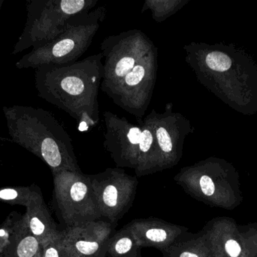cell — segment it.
Listing matches in <instances>:
<instances>
[{"instance_id": "e0dca14e", "label": "cell", "mask_w": 257, "mask_h": 257, "mask_svg": "<svg viewBox=\"0 0 257 257\" xmlns=\"http://www.w3.org/2000/svg\"><path fill=\"white\" fill-rule=\"evenodd\" d=\"M188 0H146L141 12L150 11L153 20L162 23L179 12Z\"/></svg>"}, {"instance_id": "3957f363", "label": "cell", "mask_w": 257, "mask_h": 257, "mask_svg": "<svg viewBox=\"0 0 257 257\" xmlns=\"http://www.w3.org/2000/svg\"><path fill=\"white\" fill-rule=\"evenodd\" d=\"M106 15L105 6L77 15L68 23L60 36L23 56L15 66L19 69H36L45 65L67 64L78 61L88 50Z\"/></svg>"}, {"instance_id": "ffe728a7", "label": "cell", "mask_w": 257, "mask_h": 257, "mask_svg": "<svg viewBox=\"0 0 257 257\" xmlns=\"http://www.w3.org/2000/svg\"><path fill=\"white\" fill-rule=\"evenodd\" d=\"M202 61L210 70L214 72H225L230 68L232 60L227 54L220 51H212L204 54Z\"/></svg>"}, {"instance_id": "44dd1931", "label": "cell", "mask_w": 257, "mask_h": 257, "mask_svg": "<svg viewBox=\"0 0 257 257\" xmlns=\"http://www.w3.org/2000/svg\"><path fill=\"white\" fill-rule=\"evenodd\" d=\"M18 220H15L14 216L11 215L0 227V257L4 254L10 244Z\"/></svg>"}, {"instance_id": "2e32d148", "label": "cell", "mask_w": 257, "mask_h": 257, "mask_svg": "<svg viewBox=\"0 0 257 257\" xmlns=\"http://www.w3.org/2000/svg\"><path fill=\"white\" fill-rule=\"evenodd\" d=\"M133 234L125 226L111 236L107 250L110 257H142Z\"/></svg>"}, {"instance_id": "9c48e42d", "label": "cell", "mask_w": 257, "mask_h": 257, "mask_svg": "<svg viewBox=\"0 0 257 257\" xmlns=\"http://www.w3.org/2000/svg\"><path fill=\"white\" fill-rule=\"evenodd\" d=\"M156 138L154 173L177 165L183 154L184 140L191 131L190 122L180 113L173 111L169 103L163 113L151 112Z\"/></svg>"}, {"instance_id": "ba28073f", "label": "cell", "mask_w": 257, "mask_h": 257, "mask_svg": "<svg viewBox=\"0 0 257 257\" xmlns=\"http://www.w3.org/2000/svg\"><path fill=\"white\" fill-rule=\"evenodd\" d=\"M102 217L118 221L130 210L137 190L136 177L120 167L88 175Z\"/></svg>"}, {"instance_id": "5bb4252c", "label": "cell", "mask_w": 257, "mask_h": 257, "mask_svg": "<svg viewBox=\"0 0 257 257\" xmlns=\"http://www.w3.org/2000/svg\"><path fill=\"white\" fill-rule=\"evenodd\" d=\"M41 250V244L30 232L24 215L18 220L10 244L1 257H36Z\"/></svg>"}, {"instance_id": "277c9868", "label": "cell", "mask_w": 257, "mask_h": 257, "mask_svg": "<svg viewBox=\"0 0 257 257\" xmlns=\"http://www.w3.org/2000/svg\"><path fill=\"white\" fill-rule=\"evenodd\" d=\"M99 0H28L27 22L12 54L40 48L63 33L68 23L95 9Z\"/></svg>"}, {"instance_id": "5b68a950", "label": "cell", "mask_w": 257, "mask_h": 257, "mask_svg": "<svg viewBox=\"0 0 257 257\" xmlns=\"http://www.w3.org/2000/svg\"><path fill=\"white\" fill-rule=\"evenodd\" d=\"M54 199L66 228L102 218L88 175L62 170L53 174Z\"/></svg>"}, {"instance_id": "d4e9b609", "label": "cell", "mask_w": 257, "mask_h": 257, "mask_svg": "<svg viewBox=\"0 0 257 257\" xmlns=\"http://www.w3.org/2000/svg\"><path fill=\"white\" fill-rule=\"evenodd\" d=\"M3 0H0V10H1L2 6H3Z\"/></svg>"}, {"instance_id": "7a4b0ae2", "label": "cell", "mask_w": 257, "mask_h": 257, "mask_svg": "<svg viewBox=\"0 0 257 257\" xmlns=\"http://www.w3.org/2000/svg\"><path fill=\"white\" fill-rule=\"evenodd\" d=\"M3 111L11 140L45 161L52 174L82 172L70 136L52 113L20 105L3 107Z\"/></svg>"}, {"instance_id": "4fadbf2b", "label": "cell", "mask_w": 257, "mask_h": 257, "mask_svg": "<svg viewBox=\"0 0 257 257\" xmlns=\"http://www.w3.org/2000/svg\"><path fill=\"white\" fill-rule=\"evenodd\" d=\"M24 214L30 232L38 240L41 247L61 235L62 231L58 230L53 220L40 191L38 192L30 205L27 207Z\"/></svg>"}, {"instance_id": "cb8c5ba5", "label": "cell", "mask_w": 257, "mask_h": 257, "mask_svg": "<svg viewBox=\"0 0 257 257\" xmlns=\"http://www.w3.org/2000/svg\"><path fill=\"white\" fill-rule=\"evenodd\" d=\"M36 257H42V250H41V251L39 252V253H38L37 256Z\"/></svg>"}, {"instance_id": "8fae6325", "label": "cell", "mask_w": 257, "mask_h": 257, "mask_svg": "<svg viewBox=\"0 0 257 257\" xmlns=\"http://www.w3.org/2000/svg\"><path fill=\"white\" fill-rule=\"evenodd\" d=\"M111 223L90 222L62 231V241L74 257H105L111 238Z\"/></svg>"}, {"instance_id": "7c38bea8", "label": "cell", "mask_w": 257, "mask_h": 257, "mask_svg": "<svg viewBox=\"0 0 257 257\" xmlns=\"http://www.w3.org/2000/svg\"><path fill=\"white\" fill-rule=\"evenodd\" d=\"M126 226L139 247H154L163 253L184 233V227L156 218L136 219Z\"/></svg>"}, {"instance_id": "ac0fdd59", "label": "cell", "mask_w": 257, "mask_h": 257, "mask_svg": "<svg viewBox=\"0 0 257 257\" xmlns=\"http://www.w3.org/2000/svg\"><path fill=\"white\" fill-rule=\"evenodd\" d=\"M202 240H180L164 252L166 257H206Z\"/></svg>"}, {"instance_id": "9a60e30c", "label": "cell", "mask_w": 257, "mask_h": 257, "mask_svg": "<svg viewBox=\"0 0 257 257\" xmlns=\"http://www.w3.org/2000/svg\"><path fill=\"white\" fill-rule=\"evenodd\" d=\"M138 124L142 125V138L139 147V166L135 172L138 177H143L154 173L156 138L152 114L150 113Z\"/></svg>"}, {"instance_id": "603a6c76", "label": "cell", "mask_w": 257, "mask_h": 257, "mask_svg": "<svg viewBox=\"0 0 257 257\" xmlns=\"http://www.w3.org/2000/svg\"><path fill=\"white\" fill-rule=\"evenodd\" d=\"M226 252L232 257H237L241 253V247L235 240H229L226 243Z\"/></svg>"}, {"instance_id": "d6986e66", "label": "cell", "mask_w": 257, "mask_h": 257, "mask_svg": "<svg viewBox=\"0 0 257 257\" xmlns=\"http://www.w3.org/2000/svg\"><path fill=\"white\" fill-rule=\"evenodd\" d=\"M39 190L30 187H6L0 189V202L10 205H19L27 208Z\"/></svg>"}, {"instance_id": "8992f818", "label": "cell", "mask_w": 257, "mask_h": 257, "mask_svg": "<svg viewBox=\"0 0 257 257\" xmlns=\"http://www.w3.org/2000/svg\"><path fill=\"white\" fill-rule=\"evenodd\" d=\"M155 47L148 36L137 29L105 38L100 45L104 66L101 90L105 93L112 89Z\"/></svg>"}, {"instance_id": "30bf717a", "label": "cell", "mask_w": 257, "mask_h": 257, "mask_svg": "<svg viewBox=\"0 0 257 257\" xmlns=\"http://www.w3.org/2000/svg\"><path fill=\"white\" fill-rule=\"evenodd\" d=\"M103 145L117 167L137 170L139 147L142 138V125L130 122L126 118L105 111Z\"/></svg>"}, {"instance_id": "6da1fadb", "label": "cell", "mask_w": 257, "mask_h": 257, "mask_svg": "<svg viewBox=\"0 0 257 257\" xmlns=\"http://www.w3.org/2000/svg\"><path fill=\"white\" fill-rule=\"evenodd\" d=\"M104 77L103 56L93 54L62 65H45L36 69L35 86L42 99L79 124L83 131L99 122V93Z\"/></svg>"}, {"instance_id": "52a82bcc", "label": "cell", "mask_w": 257, "mask_h": 257, "mask_svg": "<svg viewBox=\"0 0 257 257\" xmlns=\"http://www.w3.org/2000/svg\"><path fill=\"white\" fill-rule=\"evenodd\" d=\"M158 48L145 55L115 86L105 92L122 110L144 120L154 94L158 71Z\"/></svg>"}, {"instance_id": "7402d4cb", "label": "cell", "mask_w": 257, "mask_h": 257, "mask_svg": "<svg viewBox=\"0 0 257 257\" xmlns=\"http://www.w3.org/2000/svg\"><path fill=\"white\" fill-rule=\"evenodd\" d=\"M62 234L57 239L42 246V257H74L62 241Z\"/></svg>"}]
</instances>
